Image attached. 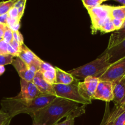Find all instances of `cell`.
<instances>
[{"label": "cell", "instance_id": "6da1fadb", "mask_svg": "<svg viewBox=\"0 0 125 125\" xmlns=\"http://www.w3.org/2000/svg\"><path fill=\"white\" fill-rule=\"evenodd\" d=\"M78 107L77 103L56 97L49 105L31 116L33 125H55Z\"/></svg>", "mask_w": 125, "mask_h": 125}, {"label": "cell", "instance_id": "7a4b0ae2", "mask_svg": "<svg viewBox=\"0 0 125 125\" xmlns=\"http://www.w3.org/2000/svg\"><path fill=\"white\" fill-rule=\"evenodd\" d=\"M56 97L50 94H41L29 102H25L15 97L7 98L1 101V110L11 118L22 113L28 114L31 117L36 112L49 105Z\"/></svg>", "mask_w": 125, "mask_h": 125}, {"label": "cell", "instance_id": "3957f363", "mask_svg": "<svg viewBox=\"0 0 125 125\" xmlns=\"http://www.w3.org/2000/svg\"><path fill=\"white\" fill-rule=\"evenodd\" d=\"M109 57L105 52L92 62L67 72L74 78H83L88 76L99 78L110 65Z\"/></svg>", "mask_w": 125, "mask_h": 125}, {"label": "cell", "instance_id": "277c9868", "mask_svg": "<svg viewBox=\"0 0 125 125\" xmlns=\"http://www.w3.org/2000/svg\"><path fill=\"white\" fill-rule=\"evenodd\" d=\"M78 80L68 85L62 84H53L54 90L57 97L62 98L66 100H70L73 102L82 104H89L91 103V101L85 99L80 95L78 90Z\"/></svg>", "mask_w": 125, "mask_h": 125}, {"label": "cell", "instance_id": "5b68a950", "mask_svg": "<svg viewBox=\"0 0 125 125\" xmlns=\"http://www.w3.org/2000/svg\"><path fill=\"white\" fill-rule=\"evenodd\" d=\"M113 6L109 5H100L95 8L88 10L91 21V33L95 34L98 31L100 30L102 26L111 19V12Z\"/></svg>", "mask_w": 125, "mask_h": 125}, {"label": "cell", "instance_id": "8992f818", "mask_svg": "<svg viewBox=\"0 0 125 125\" xmlns=\"http://www.w3.org/2000/svg\"><path fill=\"white\" fill-rule=\"evenodd\" d=\"M125 77V57L112 63L104 74L99 78L100 81L115 82Z\"/></svg>", "mask_w": 125, "mask_h": 125}, {"label": "cell", "instance_id": "52a82bcc", "mask_svg": "<svg viewBox=\"0 0 125 125\" xmlns=\"http://www.w3.org/2000/svg\"><path fill=\"white\" fill-rule=\"evenodd\" d=\"M99 81L98 78L88 76L85 78L83 82H79L78 87L80 95L86 100L91 101L93 100Z\"/></svg>", "mask_w": 125, "mask_h": 125}, {"label": "cell", "instance_id": "ba28073f", "mask_svg": "<svg viewBox=\"0 0 125 125\" xmlns=\"http://www.w3.org/2000/svg\"><path fill=\"white\" fill-rule=\"evenodd\" d=\"M20 85L21 91L15 98L25 102L32 101L37 96L42 94L38 90L33 82L26 81L20 79Z\"/></svg>", "mask_w": 125, "mask_h": 125}, {"label": "cell", "instance_id": "9c48e42d", "mask_svg": "<svg viewBox=\"0 0 125 125\" xmlns=\"http://www.w3.org/2000/svg\"><path fill=\"white\" fill-rule=\"evenodd\" d=\"M18 57L29 66V68L36 73L40 70V65L42 60L40 59L39 57L36 56L30 49L28 48L25 44L22 46V50Z\"/></svg>", "mask_w": 125, "mask_h": 125}, {"label": "cell", "instance_id": "30bf717a", "mask_svg": "<svg viewBox=\"0 0 125 125\" xmlns=\"http://www.w3.org/2000/svg\"><path fill=\"white\" fill-rule=\"evenodd\" d=\"M93 100L110 102L113 100V83L108 81H100L94 94Z\"/></svg>", "mask_w": 125, "mask_h": 125}, {"label": "cell", "instance_id": "8fae6325", "mask_svg": "<svg viewBox=\"0 0 125 125\" xmlns=\"http://www.w3.org/2000/svg\"><path fill=\"white\" fill-rule=\"evenodd\" d=\"M12 65L15 68L21 79L26 81L33 82L36 73L33 72L19 57L13 58Z\"/></svg>", "mask_w": 125, "mask_h": 125}, {"label": "cell", "instance_id": "7c38bea8", "mask_svg": "<svg viewBox=\"0 0 125 125\" xmlns=\"http://www.w3.org/2000/svg\"><path fill=\"white\" fill-rule=\"evenodd\" d=\"M113 100L115 106H120L125 104V78L112 82Z\"/></svg>", "mask_w": 125, "mask_h": 125}, {"label": "cell", "instance_id": "4fadbf2b", "mask_svg": "<svg viewBox=\"0 0 125 125\" xmlns=\"http://www.w3.org/2000/svg\"><path fill=\"white\" fill-rule=\"evenodd\" d=\"M33 83L36 86L38 90L41 92V94H50L56 96L53 85L49 84L44 79L40 71H38L36 73Z\"/></svg>", "mask_w": 125, "mask_h": 125}, {"label": "cell", "instance_id": "5bb4252c", "mask_svg": "<svg viewBox=\"0 0 125 125\" xmlns=\"http://www.w3.org/2000/svg\"><path fill=\"white\" fill-rule=\"evenodd\" d=\"M104 52L109 56L110 64L125 57V40L112 48L106 49Z\"/></svg>", "mask_w": 125, "mask_h": 125}, {"label": "cell", "instance_id": "9a60e30c", "mask_svg": "<svg viewBox=\"0 0 125 125\" xmlns=\"http://www.w3.org/2000/svg\"><path fill=\"white\" fill-rule=\"evenodd\" d=\"M125 40V20L121 29L115 31L112 33L109 39V43L107 49H110L116 46Z\"/></svg>", "mask_w": 125, "mask_h": 125}, {"label": "cell", "instance_id": "2e32d148", "mask_svg": "<svg viewBox=\"0 0 125 125\" xmlns=\"http://www.w3.org/2000/svg\"><path fill=\"white\" fill-rule=\"evenodd\" d=\"M56 70V84L62 85H68L72 84L77 79L72 75L67 72L62 70L58 67H55Z\"/></svg>", "mask_w": 125, "mask_h": 125}, {"label": "cell", "instance_id": "e0dca14e", "mask_svg": "<svg viewBox=\"0 0 125 125\" xmlns=\"http://www.w3.org/2000/svg\"><path fill=\"white\" fill-rule=\"evenodd\" d=\"M111 16L113 19L125 20V6H113Z\"/></svg>", "mask_w": 125, "mask_h": 125}, {"label": "cell", "instance_id": "ac0fdd59", "mask_svg": "<svg viewBox=\"0 0 125 125\" xmlns=\"http://www.w3.org/2000/svg\"><path fill=\"white\" fill-rule=\"evenodd\" d=\"M17 0H9V1L0 2V16L6 14L14 6Z\"/></svg>", "mask_w": 125, "mask_h": 125}, {"label": "cell", "instance_id": "d6986e66", "mask_svg": "<svg viewBox=\"0 0 125 125\" xmlns=\"http://www.w3.org/2000/svg\"><path fill=\"white\" fill-rule=\"evenodd\" d=\"M40 72L42 73L43 78L47 83L51 85L56 84V70L55 71H45Z\"/></svg>", "mask_w": 125, "mask_h": 125}, {"label": "cell", "instance_id": "ffe728a7", "mask_svg": "<svg viewBox=\"0 0 125 125\" xmlns=\"http://www.w3.org/2000/svg\"><path fill=\"white\" fill-rule=\"evenodd\" d=\"M105 0H82V3L87 10L102 5Z\"/></svg>", "mask_w": 125, "mask_h": 125}, {"label": "cell", "instance_id": "44dd1931", "mask_svg": "<svg viewBox=\"0 0 125 125\" xmlns=\"http://www.w3.org/2000/svg\"><path fill=\"white\" fill-rule=\"evenodd\" d=\"M99 31H100L102 33H104V34H105V33L110 32H114L115 31H116L115 26H114L113 25V23L112 18L109 20L102 26V27L100 28Z\"/></svg>", "mask_w": 125, "mask_h": 125}, {"label": "cell", "instance_id": "7402d4cb", "mask_svg": "<svg viewBox=\"0 0 125 125\" xmlns=\"http://www.w3.org/2000/svg\"><path fill=\"white\" fill-rule=\"evenodd\" d=\"M26 2V0H17L15 3L14 7H16L18 10L20 19L23 17V13H24Z\"/></svg>", "mask_w": 125, "mask_h": 125}, {"label": "cell", "instance_id": "603a6c76", "mask_svg": "<svg viewBox=\"0 0 125 125\" xmlns=\"http://www.w3.org/2000/svg\"><path fill=\"white\" fill-rule=\"evenodd\" d=\"M11 119L7 114L0 110V125H9Z\"/></svg>", "mask_w": 125, "mask_h": 125}, {"label": "cell", "instance_id": "cb8c5ba5", "mask_svg": "<svg viewBox=\"0 0 125 125\" xmlns=\"http://www.w3.org/2000/svg\"><path fill=\"white\" fill-rule=\"evenodd\" d=\"M13 39V31L7 26L2 37V40H4L7 43L9 44Z\"/></svg>", "mask_w": 125, "mask_h": 125}, {"label": "cell", "instance_id": "d4e9b609", "mask_svg": "<svg viewBox=\"0 0 125 125\" xmlns=\"http://www.w3.org/2000/svg\"><path fill=\"white\" fill-rule=\"evenodd\" d=\"M13 59V56L11 55L7 56H1L0 55V65H6L12 64Z\"/></svg>", "mask_w": 125, "mask_h": 125}, {"label": "cell", "instance_id": "484cf974", "mask_svg": "<svg viewBox=\"0 0 125 125\" xmlns=\"http://www.w3.org/2000/svg\"><path fill=\"white\" fill-rule=\"evenodd\" d=\"M0 55L1 56L9 55L8 52V43H7L3 40L0 41Z\"/></svg>", "mask_w": 125, "mask_h": 125}, {"label": "cell", "instance_id": "4316f807", "mask_svg": "<svg viewBox=\"0 0 125 125\" xmlns=\"http://www.w3.org/2000/svg\"><path fill=\"white\" fill-rule=\"evenodd\" d=\"M125 125V111L120 114L111 125Z\"/></svg>", "mask_w": 125, "mask_h": 125}, {"label": "cell", "instance_id": "83f0119b", "mask_svg": "<svg viewBox=\"0 0 125 125\" xmlns=\"http://www.w3.org/2000/svg\"><path fill=\"white\" fill-rule=\"evenodd\" d=\"M40 72H45V71H55V67H53L50 63L45 62L42 61L40 65Z\"/></svg>", "mask_w": 125, "mask_h": 125}, {"label": "cell", "instance_id": "f1b7e54d", "mask_svg": "<svg viewBox=\"0 0 125 125\" xmlns=\"http://www.w3.org/2000/svg\"><path fill=\"white\" fill-rule=\"evenodd\" d=\"M13 39L18 43H20L21 45L24 44V40H23V37L20 31L13 32Z\"/></svg>", "mask_w": 125, "mask_h": 125}, {"label": "cell", "instance_id": "f546056e", "mask_svg": "<svg viewBox=\"0 0 125 125\" xmlns=\"http://www.w3.org/2000/svg\"><path fill=\"white\" fill-rule=\"evenodd\" d=\"M7 14H8V16L9 17L15 18V19H18L20 20L18 10H17V9L16 8V7H15L14 6H13L12 8L11 9V10H10L9 11L8 13H7Z\"/></svg>", "mask_w": 125, "mask_h": 125}, {"label": "cell", "instance_id": "4dcf8cb0", "mask_svg": "<svg viewBox=\"0 0 125 125\" xmlns=\"http://www.w3.org/2000/svg\"><path fill=\"white\" fill-rule=\"evenodd\" d=\"M112 21L113 23V25L115 26V29L118 30V29H121L123 27L124 24V22L125 20H119V19H113L112 18Z\"/></svg>", "mask_w": 125, "mask_h": 125}, {"label": "cell", "instance_id": "1f68e13d", "mask_svg": "<svg viewBox=\"0 0 125 125\" xmlns=\"http://www.w3.org/2000/svg\"><path fill=\"white\" fill-rule=\"evenodd\" d=\"M20 20L8 17V18L7 20V23H6V26L7 27H9L11 26L15 25V24H18V23H20Z\"/></svg>", "mask_w": 125, "mask_h": 125}, {"label": "cell", "instance_id": "d6a6232c", "mask_svg": "<svg viewBox=\"0 0 125 125\" xmlns=\"http://www.w3.org/2000/svg\"><path fill=\"white\" fill-rule=\"evenodd\" d=\"M55 125H74V119L71 117H66V119L64 121Z\"/></svg>", "mask_w": 125, "mask_h": 125}, {"label": "cell", "instance_id": "836d02e7", "mask_svg": "<svg viewBox=\"0 0 125 125\" xmlns=\"http://www.w3.org/2000/svg\"><path fill=\"white\" fill-rule=\"evenodd\" d=\"M6 27H7V26L0 23V41L2 40V37H3L4 33L5 30L6 29Z\"/></svg>", "mask_w": 125, "mask_h": 125}, {"label": "cell", "instance_id": "e575fe53", "mask_svg": "<svg viewBox=\"0 0 125 125\" xmlns=\"http://www.w3.org/2000/svg\"><path fill=\"white\" fill-rule=\"evenodd\" d=\"M8 17L9 16L7 13L0 16V23L6 26V23H7V20L8 18Z\"/></svg>", "mask_w": 125, "mask_h": 125}, {"label": "cell", "instance_id": "d590c367", "mask_svg": "<svg viewBox=\"0 0 125 125\" xmlns=\"http://www.w3.org/2000/svg\"><path fill=\"white\" fill-rule=\"evenodd\" d=\"M13 32H16V31H19V29L20 28V23H18V24H15V25L11 26L8 27Z\"/></svg>", "mask_w": 125, "mask_h": 125}, {"label": "cell", "instance_id": "8d00e7d4", "mask_svg": "<svg viewBox=\"0 0 125 125\" xmlns=\"http://www.w3.org/2000/svg\"><path fill=\"white\" fill-rule=\"evenodd\" d=\"M5 67L3 65H0V76H1L2 74H3V73L5 72Z\"/></svg>", "mask_w": 125, "mask_h": 125}, {"label": "cell", "instance_id": "74e56055", "mask_svg": "<svg viewBox=\"0 0 125 125\" xmlns=\"http://www.w3.org/2000/svg\"><path fill=\"white\" fill-rule=\"evenodd\" d=\"M115 1L120 3L122 6H125V0H115Z\"/></svg>", "mask_w": 125, "mask_h": 125}, {"label": "cell", "instance_id": "f35d334b", "mask_svg": "<svg viewBox=\"0 0 125 125\" xmlns=\"http://www.w3.org/2000/svg\"></svg>", "mask_w": 125, "mask_h": 125}, {"label": "cell", "instance_id": "ab89813d", "mask_svg": "<svg viewBox=\"0 0 125 125\" xmlns=\"http://www.w3.org/2000/svg\"></svg>", "mask_w": 125, "mask_h": 125}]
</instances>
